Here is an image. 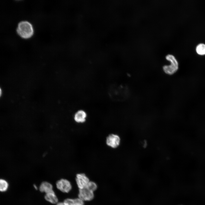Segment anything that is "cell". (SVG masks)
<instances>
[{
	"label": "cell",
	"instance_id": "cell-14",
	"mask_svg": "<svg viewBox=\"0 0 205 205\" xmlns=\"http://www.w3.org/2000/svg\"><path fill=\"white\" fill-rule=\"evenodd\" d=\"M56 205H65L63 202H58Z\"/></svg>",
	"mask_w": 205,
	"mask_h": 205
},
{
	"label": "cell",
	"instance_id": "cell-9",
	"mask_svg": "<svg viewBox=\"0 0 205 205\" xmlns=\"http://www.w3.org/2000/svg\"><path fill=\"white\" fill-rule=\"evenodd\" d=\"M63 202L65 205H84V201L79 198H67L64 200Z\"/></svg>",
	"mask_w": 205,
	"mask_h": 205
},
{
	"label": "cell",
	"instance_id": "cell-7",
	"mask_svg": "<svg viewBox=\"0 0 205 205\" xmlns=\"http://www.w3.org/2000/svg\"><path fill=\"white\" fill-rule=\"evenodd\" d=\"M87 117V114L86 112L81 110L75 113L74 116V119L77 123H83L86 121Z\"/></svg>",
	"mask_w": 205,
	"mask_h": 205
},
{
	"label": "cell",
	"instance_id": "cell-13",
	"mask_svg": "<svg viewBox=\"0 0 205 205\" xmlns=\"http://www.w3.org/2000/svg\"><path fill=\"white\" fill-rule=\"evenodd\" d=\"M86 187L94 192L97 189V186L95 182L90 181Z\"/></svg>",
	"mask_w": 205,
	"mask_h": 205
},
{
	"label": "cell",
	"instance_id": "cell-1",
	"mask_svg": "<svg viewBox=\"0 0 205 205\" xmlns=\"http://www.w3.org/2000/svg\"><path fill=\"white\" fill-rule=\"evenodd\" d=\"M18 34L24 39H28L31 37L34 33V29L32 24L27 21L20 22L17 28Z\"/></svg>",
	"mask_w": 205,
	"mask_h": 205
},
{
	"label": "cell",
	"instance_id": "cell-6",
	"mask_svg": "<svg viewBox=\"0 0 205 205\" xmlns=\"http://www.w3.org/2000/svg\"><path fill=\"white\" fill-rule=\"evenodd\" d=\"M76 183L79 189L86 186L90 181L89 179L84 173H78L75 178Z\"/></svg>",
	"mask_w": 205,
	"mask_h": 205
},
{
	"label": "cell",
	"instance_id": "cell-3",
	"mask_svg": "<svg viewBox=\"0 0 205 205\" xmlns=\"http://www.w3.org/2000/svg\"><path fill=\"white\" fill-rule=\"evenodd\" d=\"M121 142L120 137L117 134H109L106 140L107 145L112 148H116L120 145Z\"/></svg>",
	"mask_w": 205,
	"mask_h": 205
},
{
	"label": "cell",
	"instance_id": "cell-11",
	"mask_svg": "<svg viewBox=\"0 0 205 205\" xmlns=\"http://www.w3.org/2000/svg\"><path fill=\"white\" fill-rule=\"evenodd\" d=\"M196 51L197 53L200 55H205V44H200L196 47Z\"/></svg>",
	"mask_w": 205,
	"mask_h": 205
},
{
	"label": "cell",
	"instance_id": "cell-8",
	"mask_svg": "<svg viewBox=\"0 0 205 205\" xmlns=\"http://www.w3.org/2000/svg\"><path fill=\"white\" fill-rule=\"evenodd\" d=\"M39 190L41 192H44L46 194L54 192L52 184L46 181L41 183L39 187Z\"/></svg>",
	"mask_w": 205,
	"mask_h": 205
},
{
	"label": "cell",
	"instance_id": "cell-5",
	"mask_svg": "<svg viewBox=\"0 0 205 205\" xmlns=\"http://www.w3.org/2000/svg\"><path fill=\"white\" fill-rule=\"evenodd\" d=\"M56 187L61 191L64 193H68L72 188L70 182L65 179H61L56 183Z\"/></svg>",
	"mask_w": 205,
	"mask_h": 205
},
{
	"label": "cell",
	"instance_id": "cell-4",
	"mask_svg": "<svg viewBox=\"0 0 205 205\" xmlns=\"http://www.w3.org/2000/svg\"><path fill=\"white\" fill-rule=\"evenodd\" d=\"M94 192L85 187L82 189H79L78 198L83 201H89L94 197Z\"/></svg>",
	"mask_w": 205,
	"mask_h": 205
},
{
	"label": "cell",
	"instance_id": "cell-10",
	"mask_svg": "<svg viewBox=\"0 0 205 205\" xmlns=\"http://www.w3.org/2000/svg\"><path fill=\"white\" fill-rule=\"evenodd\" d=\"M44 198L47 201L52 204H57L58 199L54 192L46 194Z\"/></svg>",
	"mask_w": 205,
	"mask_h": 205
},
{
	"label": "cell",
	"instance_id": "cell-2",
	"mask_svg": "<svg viewBox=\"0 0 205 205\" xmlns=\"http://www.w3.org/2000/svg\"><path fill=\"white\" fill-rule=\"evenodd\" d=\"M167 60L169 61L170 64L165 65L163 67V69L164 72L167 75H171L175 73L179 68L178 62L175 57L171 54H168L166 57Z\"/></svg>",
	"mask_w": 205,
	"mask_h": 205
},
{
	"label": "cell",
	"instance_id": "cell-12",
	"mask_svg": "<svg viewBox=\"0 0 205 205\" xmlns=\"http://www.w3.org/2000/svg\"><path fill=\"white\" fill-rule=\"evenodd\" d=\"M8 187V184L5 180L1 179L0 180V190L3 192L7 190Z\"/></svg>",
	"mask_w": 205,
	"mask_h": 205
},
{
	"label": "cell",
	"instance_id": "cell-15",
	"mask_svg": "<svg viewBox=\"0 0 205 205\" xmlns=\"http://www.w3.org/2000/svg\"><path fill=\"white\" fill-rule=\"evenodd\" d=\"M34 187L36 189H37V187L35 185H34Z\"/></svg>",
	"mask_w": 205,
	"mask_h": 205
}]
</instances>
